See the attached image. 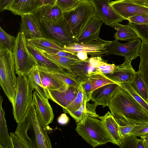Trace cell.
Returning a JSON list of instances; mask_svg holds the SVG:
<instances>
[{"mask_svg":"<svg viewBox=\"0 0 148 148\" xmlns=\"http://www.w3.org/2000/svg\"><path fill=\"white\" fill-rule=\"evenodd\" d=\"M108 106L119 125L148 121V114L144 108L119 85Z\"/></svg>","mask_w":148,"mask_h":148,"instance_id":"6da1fadb","label":"cell"},{"mask_svg":"<svg viewBox=\"0 0 148 148\" xmlns=\"http://www.w3.org/2000/svg\"><path fill=\"white\" fill-rule=\"evenodd\" d=\"M75 130L82 138L94 148L113 142L101 121L87 116L77 123Z\"/></svg>","mask_w":148,"mask_h":148,"instance_id":"7a4b0ae2","label":"cell"},{"mask_svg":"<svg viewBox=\"0 0 148 148\" xmlns=\"http://www.w3.org/2000/svg\"><path fill=\"white\" fill-rule=\"evenodd\" d=\"M12 52L0 49V84L10 102L14 103L17 86V78Z\"/></svg>","mask_w":148,"mask_h":148,"instance_id":"3957f363","label":"cell"},{"mask_svg":"<svg viewBox=\"0 0 148 148\" xmlns=\"http://www.w3.org/2000/svg\"><path fill=\"white\" fill-rule=\"evenodd\" d=\"M34 16L43 37L54 41L63 47L75 42V35L64 17L58 23L51 24Z\"/></svg>","mask_w":148,"mask_h":148,"instance_id":"277c9868","label":"cell"},{"mask_svg":"<svg viewBox=\"0 0 148 148\" xmlns=\"http://www.w3.org/2000/svg\"><path fill=\"white\" fill-rule=\"evenodd\" d=\"M12 53L15 73L18 75H27L34 68L38 66L28 49L26 37L21 31L16 37Z\"/></svg>","mask_w":148,"mask_h":148,"instance_id":"5b68a950","label":"cell"},{"mask_svg":"<svg viewBox=\"0 0 148 148\" xmlns=\"http://www.w3.org/2000/svg\"><path fill=\"white\" fill-rule=\"evenodd\" d=\"M95 15L94 6L90 0H83L72 8L63 12V17L75 36Z\"/></svg>","mask_w":148,"mask_h":148,"instance_id":"8992f818","label":"cell"},{"mask_svg":"<svg viewBox=\"0 0 148 148\" xmlns=\"http://www.w3.org/2000/svg\"><path fill=\"white\" fill-rule=\"evenodd\" d=\"M27 75H18L14 101L12 106L14 119L18 123L24 116L33 99Z\"/></svg>","mask_w":148,"mask_h":148,"instance_id":"52a82bcc","label":"cell"},{"mask_svg":"<svg viewBox=\"0 0 148 148\" xmlns=\"http://www.w3.org/2000/svg\"><path fill=\"white\" fill-rule=\"evenodd\" d=\"M141 45L140 38L124 44L121 43L115 39L108 46L107 52L104 56H122L125 58V61L123 63L131 64L133 59L139 56Z\"/></svg>","mask_w":148,"mask_h":148,"instance_id":"ba28073f","label":"cell"},{"mask_svg":"<svg viewBox=\"0 0 148 148\" xmlns=\"http://www.w3.org/2000/svg\"><path fill=\"white\" fill-rule=\"evenodd\" d=\"M25 114L33 129L35 136L36 147L51 148V142L46 129L42 125L37 114L35 105L32 101Z\"/></svg>","mask_w":148,"mask_h":148,"instance_id":"9c48e42d","label":"cell"},{"mask_svg":"<svg viewBox=\"0 0 148 148\" xmlns=\"http://www.w3.org/2000/svg\"><path fill=\"white\" fill-rule=\"evenodd\" d=\"M103 61L99 56L91 57L86 60L75 62L70 65L67 71L76 77L81 82L89 78L91 75L103 73L98 67Z\"/></svg>","mask_w":148,"mask_h":148,"instance_id":"30bf717a","label":"cell"},{"mask_svg":"<svg viewBox=\"0 0 148 148\" xmlns=\"http://www.w3.org/2000/svg\"><path fill=\"white\" fill-rule=\"evenodd\" d=\"M111 42L103 40L99 37L96 40L87 43H72L63 47V50L74 54L78 52L83 51L91 57L100 56H104L106 53L107 47Z\"/></svg>","mask_w":148,"mask_h":148,"instance_id":"8fae6325","label":"cell"},{"mask_svg":"<svg viewBox=\"0 0 148 148\" xmlns=\"http://www.w3.org/2000/svg\"><path fill=\"white\" fill-rule=\"evenodd\" d=\"M110 5L123 20L138 15H148V8L128 0L111 1Z\"/></svg>","mask_w":148,"mask_h":148,"instance_id":"7c38bea8","label":"cell"},{"mask_svg":"<svg viewBox=\"0 0 148 148\" xmlns=\"http://www.w3.org/2000/svg\"><path fill=\"white\" fill-rule=\"evenodd\" d=\"M94 6L95 15L103 23L111 26L113 24L121 22L123 20L111 6V0H90Z\"/></svg>","mask_w":148,"mask_h":148,"instance_id":"4fadbf2b","label":"cell"},{"mask_svg":"<svg viewBox=\"0 0 148 148\" xmlns=\"http://www.w3.org/2000/svg\"><path fill=\"white\" fill-rule=\"evenodd\" d=\"M103 23L98 17L94 16L75 35V42L85 43L97 39Z\"/></svg>","mask_w":148,"mask_h":148,"instance_id":"5bb4252c","label":"cell"},{"mask_svg":"<svg viewBox=\"0 0 148 148\" xmlns=\"http://www.w3.org/2000/svg\"><path fill=\"white\" fill-rule=\"evenodd\" d=\"M48 99L37 92H34L32 101L36 106L37 114L41 123L46 129L47 126L52 123L54 119L53 110Z\"/></svg>","mask_w":148,"mask_h":148,"instance_id":"9a60e30c","label":"cell"},{"mask_svg":"<svg viewBox=\"0 0 148 148\" xmlns=\"http://www.w3.org/2000/svg\"><path fill=\"white\" fill-rule=\"evenodd\" d=\"M119 85L116 83L108 84L93 90L90 100L94 102L97 106L101 105L103 108L108 106Z\"/></svg>","mask_w":148,"mask_h":148,"instance_id":"2e32d148","label":"cell"},{"mask_svg":"<svg viewBox=\"0 0 148 148\" xmlns=\"http://www.w3.org/2000/svg\"><path fill=\"white\" fill-rule=\"evenodd\" d=\"M33 15L38 19L51 24L58 23L63 18V12L56 4L42 6Z\"/></svg>","mask_w":148,"mask_h":148,"instance_id":"e0dca14e","label":"cell"},{"mask_svg":"<svg viewBox=\"0 0 148 148\" xmlns=\"http://www.w3.org/2000/svg\"><path fill=\"white\" fill-rule=\"evenodd\" d=\"M77 87L69 86L67 89L62 91L47 90L49 99L64 108L67 106L76 97L78 92Z\"/></svg>","mask_w":148,"mask_h":148,"instance_id":"ac0fdd59","label":"cell"},{"mask_svg":"<svg viewBox=\"0 0 148 148\" xmlns=\"http://www.w3.org/2000/svg\"><path fill=\"white\" fill-rule=\"evenodd\" d=\"M39 8L38 0H14L6 10L22 16L34 14Z\"/></svg>","mask_w":148,"mask_h":148,"instance_id":"d6986e66","label":"cell"},{"mask_svg":"<svg viewBox=\"0 0 148 148\" xmlns=\"http://www.w3.org/2000/svg\"><path fill=\"white\" fill-rule=\"evenodd\" d=\"M136 72L131 64H125L123 63L116 65L113 73L106 76L119 84L122 83H131L134 80Z\"/></svg>","mask_w":148,"mask_h":148,"instance_id":"ffe728a7","label":"cell"},{"mask_svg":"<svg viewBox=\"0 0 148 148\" xmlns=\"http://www.w3.org/2000/svg\"><path fill=\"white\" fill-rule=\"evenodd\" d=\"M42 85L46 89L60 91L67 89L69 86L58 78L48 70L38 66Z\"/></svg>","mask_w":148,"mask_h":148,"instance_id":"44dd1931","label":"cell"},{"mask_svg":"<svg viewBox=\"0 0 148 148\" xmlns=\"http://www.w3.org/2000/svg\"><path fill=\"white\" fill-rule=\"evenodd\" d=\"M20 31L23 33L26 39L43 37L33 14L21 16Z\"/></svg>","mask_w":148,"mask_h":148,"instance_id":"7402d4cb","label":"cell"},{"mask_svg":"<svg viewBox=\"0 0 148 148\" xmlns=\"http://www.w3.org/2000/svg\"><path fill=\"white\" fill-rule=\"evenodd\" d=\"M27 42L28 49L36 60L38 66L42 67L50 71H64V69L45 56L40 49Z\"/></svg>","mask_w":148,"mask_h":148,"instance_id":"603a6c76","label":"cell"},{"mask_svg":"<svg viewBox=\"0 0 148 148\" xmlns=\"http://www.w3.org/2000/svg\"><path fill=\"white\" fill-rule=\"evenodd\" d=\"M106 131L113 142V144L119 146L121 143L119 124L113 116L108 111L104 115L99 116Z\"/></svg>","mask_w":148,"mask_h":148,"instance_id":"cb8c5ba5","label":"cell"},{"mask_svg":"<svg viewBox=\"0 0 148 148\" xmlns=\"http://www.w3.org/2000/svg\"><path fill=\"white\" fill-rule=\"evenodd\" d=\"M111 26L116 30L114 37L118 40L131 41L140 38L137 31L129 23L123 25L117 23Z\"/></svg>","mask_w":148,"mask_h":148,"instance_id":"d4e9b609","label":"cell"},{"mask_svg":"<svg viewBox=\"0 0 148 148\" xmlns=\"http://www.w3.org/2000/svg\"><path fill=\"white\" fill-rule=\"evenodd\" d=\"M97 106L95 103H90L84 99L82 103L77 110L69 114L77 123H79L87 116L98 118L99 116L96 112Z\"/></svg>","mask_w":148,"mask_h":148,"instance_id":"484cf974","label":"cell"},{"mask_svg":"<svg viewBox=\"0 0 148 148\" xmlns=\"http://www.w3.org/2000/svg\"><path fill=\"white\" fill-rule=\"evenodd\" d=\"M3 97H0V148H13L9 134L5 112L2 108Z\"/></svg>","mask_w":148,"mask_h":148,"instance_id":"4316f807","label":"cell"},{"mask_svg":"<svg viewBox=\"0 0 148 148\" xmlns=\"http://www.w3.org/2000/svg\"><path fill=\"white\" fill-rule=\"evenodd\" d=\"M141 45L139 53L140 62L137 72L141 75L148 88V42L140 38Z\"/></svg>","mask_w":148,"mask_h":148,"instance_id":"83f0119b","label":"cell"},{"mask_svg":"<svg viewBox=\"0 0 148 148\" xmlns=\"http://www.w3.org/2000/svg\"><path fill=\"white\" fill-rule=\"evenodd\" d=\"M27 75L31 89L37 92L45 98L49 99L47 90L42 85L38 67L34 68Z\"/></svg>","mask_w":148,"mask_h":148,"instance_id":"f1b7e54d","label":"cell"},{"mask_svg":"<svg viewBox=\"0 0 148 148\" xmlns=\"http://www.w3.org/2000/svg\"><path fill=\"white\" fill-rule=\"evenodd\" d=\"M26 40L27 42L34 45L41 50H64L63 47L54 41L45 37L26 39Z\"/></svg>","mask_w":148,"mask_h":148,"instance_id":"f546056e","label":"cell"},{"mask_svg":"<svg viewBox=\"0 0 148 148\" xmlns=\"http://www.w3.org/2000/svg\"><path fill=\"white\" fill-rule=\"evenodd\" d=\"M137 92L148 102V88L141 75L137 71L133 81L131 83Z\"/></svg>","mask_w":148,"mask_h":148,"instance_id":"4dcf8cb0","label":"cell"},{"mask_svg":"<svg viewBox=\"0 0 148 148\" xmlns=\"http://www.w3.org/2000/svg\"><path fill=\"white\" fill-rule=\"evenodd\" d=\"M49 71L69 86L77 87L81 85L80 82L77 78L69 72Z\"/></svg>","mask_w":148,"mask_h":148,"instance_id":"1f68e13d","label":"cell"},{"mask_svg":"<svg viewBox=\"0 0 148 148\" xmlns=\"http://www.w3.org/2000/svg\"><path fill=\"white\" fill-rule=\"evenodd\" d=\"M89 79L92 84V91L107 84H118L103 73H96L91 75L89 76Z\"/></svg>","mask_w":148,"mask_h":148,"instance_id":"d6a6232c","label":"cell"},{"mask_svg":"<svg viewBox=\"0 0 148 148\" xmlns=\"http://www.w3.org/2000/svg\"><path fill=\"white\" fill-rule=\"evenodd\" d=\"M16 37L5 31L0 27V49H6L12 52Z\"/></svg>","mask_w":148,"mask_h":148,"instance_id":"836d02e7","label":"cell"},{"mask_svg":"<svg viewBox=\"0 0 148 148\" xmlns=\"http://www.w3.org/2000/svg\"><path fill=\"white\" fill-rule=\"evenodd\" d=\"M77 88L78 92L75 98L67 106L63 108V112L65 113L69 114L70 112L77 110L82 103L84 100V95L81 85Z\"/></svg>","mask_w":148,"mask_h":148,"instance_id":"e575fe53","label":"cell"},{"mask_svg":"<svg viewBox=\"0 0 148 148\" xmlns=\"http://www.w3.org/2000/svg\"><path fill=\"white\" fill-rule=\"evenodd\" d=\"M41 51L47 58L54 62L60 67L66 71H67L70 65L77 61L80 60L68 57H59L51 56Z\"/></svg>","mask_w":148,"mask_h":148,"instance_id":"d590c367","label":"cell"},{"mask_svg":"<svg viewBox=\"0 0 148 148\" xmlns=\"http://www.w3.org/2000/svg\"><path fill=\"white\" fill-rule=\"evenodd\" d=\"M119 85L130 93L134 99L141 105L148 114V102L145 100L134 89L130 83H121Z\"/></svg>","mask_w":148,"mask_h":148,"instance_id":"8d00e7d4","label":"cell"},{"mask_svg":"<svg viewBox=\"0 0 148 148\" xmlns=\"http://www.w3.org/2000/svg\"><path fill=\"white\" fill-rule=\"evenodd\" d=\"M148 133V121L137 124L132 130L130 136H139Z\"/></svg>","mask_w":148,"mask_h":148,"instance_id":"74e56055","label":"cell"},{"mask_svg":"<svg viewBox=\"0 0 148 148\" xmlns=\"http://www.w3.org/2000/svg\"><path fill=\"white\" fill-rule=\"evenodd\" d=\"M139 139L136 136H128L121 140L119 146L121 148H137Z\"/></svg>","mask_w":148,"mask_h":148,"instance_id":"f35d334b","label":"cell"},{"mask_svg":"<svg viewBox=\"0 0 148 148\" xmlns=\"http://www.w3.org/2000/svg\"><path fill=\"white\" fill-rule=\"evenodd\" d=\"M128 23L136 30L140 39L148 42V24H138L129 22Z\"/></svg>","mask_w":148,"mask_h":148,"instance_id":"ab89813d","label":"cell"},{"mask_svg":"<svg viewBox=\"0 0 148 148\" xmlns=\"http://www.w3.org/2000/svg\"><path fill=\"white\" fill-rule=\"evenodd\" d=\"M83 91L84 99L88 102L90 100L91 95L92 92V86L89 78L81 82Z\"/></svg>","mask_w":148,"mask_h":148,"instance_id":"60d3db41","label":"cell"},{"mask_svg":"<svg viewBox=\"0 0 148 148\" xmlns=\"http://www.w3.org/2000/svg\"><path fill=\"white\" fill-rule=\"evenodd\" d=\"M80 1V0H56V4L64 12L73 8Z\"/></svg>","mask_w":148,"mask_h":148,"instance_id":"b9f144b4","label":"cell"},{"mask_svg":"<svg viewBox=\"0 0 148 148\" xmlns=\"http://www.w3.org/2000/svg\"><path fill=\"white\" fill-rule=\"evenodd\" d=\"M41 50L50 55L59 57H68L80 60L77 57L75 54L64 50H50L47 51Z\"/></svg>","mask_w":148,"mask_h":148,"instance_id":"7bdbcfd3","label":"cell"},{"mask_svg":"<svg viewBox=\"0 0 148 148\" xmlns=\"http://www.w3.org/2000/svg\"><path fill=\"white\" fill-rule=\"evenodd\" d=\"M10 136L13 148H28L25 141L14 133L10 132Z\"/></svg>","mask_w":148,"mask_h":148,"instance_id":"ee69618b","label":"cell"},{"mask_svg":"<svg viewBox=\"0 0 148 148\" xmlns=\"http://www.w3.org/2000/svg\"><path fill=\"white\" fill-rule=\"evenodd\" d=\"M137 124L133 123L127 125L121 126L119 125V136L121 139L130 136V133Z\"/></svg>","mask_w":148,"mask_h":148,"instance_id":"f6af8a7d","label":"cell"},{"mask_svg":"<svg viewBox=\"0 0 148 148\" xmlns=\"http://www.w3.org/2000/svg\"><path fill=\"white\" fill-rule=\"evenodd\" d=\"M115 66L114 64H108L103 61L99 66L98 68L103 74L106 75L113 73Z\"/></svg>","mask_w":148,"mask_h":148,"instance_id":"bcb514c9","label":"cell"},{"mask_svg":"<svg viewBox=\"0 0 148 148\" xmlns=\"http://www.w3.org/2000/svg\"><path fill=\"white\" fill-rule=\"evenodd\" d=\"M129 22L138 24H148V15H138L128 18Z\"/></svg>","mask_w":148,"mask_h":148,"instance_id":"7dc6e473","label":"cell"},{"mask_svg":"<svg viewBox=\"0 0 148 148\" xmlns=\"http://www.w3.org/2000/svg\"><path fill=\"white\" fill-rule=\"evenodd\" d=\"M69 118L65 113L61 114L58 118V123L62 125L66 124L69 122Z\"/></svg>","mask_w":148,"mask_h":148,"instance_id":"c3c4849f","label":"cell"},{"mask_svg":"<svg viewBox=\"0 0 148 148\" xmlns=\"http://www.w3.org/2000/svg\"><path fill=\"white\" fill-rule=\"evenodd\" d=\"M14 0H0V11L1 12L6 10L7 8Z\"/></svg>","mask_w":148,"mask_h":148,"instance_id":"681fc988","label":"cell"},{"mask_svg":"<svg viewBox=\"0 0 148 148\" xmlns=\"http://www.w3.org/2000/svg\"><path fill=\"white\" fill-rule=\"evenodd\" d=\"M40 8L46 5H54L56 4V0H38Z\"/></svg>","mask_w":148,"mask_h":148,"instance_id":"f907efd6","label":"cell"},{"mask_svg":"<svg viewBox=\"0 0 148 148\" xmlns=\"http://www.w3.org/2000/svg\"><path fill=\"white\" fill-rule=\"evenodd\" d=\"M74 54L80 60H85L89 58L88 57V54L86 52L79 51L77 52Z\"/></svg>","mask_w":148,"mask_h":148,"instance_id":"816d5d0a","label":"cell"},{"mask_svg":"<svg viewBox=\"0 0 148 148\" xmlns=\"http://www.w3.org/2000/svg\"><path fill=\"white\" fill-rule=\"evenodd\" d=\"M140 137L143 140L145 148H148V133Z\"/></svg>","mask_w":148,"mask_h":148,"instance_id":"f5cc1de1","label":"cell"},{"mask_svg":"<svg viewBox=\"0 0 148 148\" xmlns=\"http://www.w3.org/2000/svg\"><path fill=\"white\" fill-rule=\"evenodd\" d=\"M144 6L148 3V0H128Z\"/></svg>","mask_w":148,"mask_h":148,"instance_id":"db71d44e","label":"cell"},{"mask_svg":"<svg viewBox=\"0 0 148 148\" xmlns=\"http://www.w3.org/2000/svg\"><path fill=\"white\" fill-rule=\"evenodd\" d=\"M144 6L147 7L148 8V3L145 4L144 5Z\"/></svg>","mask_w":148,"mask_h":148,"instance_id":"11a10c76","label":"cell"},{"mask_svg":"<svg viewBox=\"0 0 148 148\" xmlns=\"http://www.w3.org/2000/svg\"><path fill=\"white\" fill-rule=\"evenodd\" d=\"M80 1L83 0H80Z\"/></svg>","mask_w":148,"mask_h":148,"instance_id":"9f6ffc18","label":"cell"}]
</instances>
